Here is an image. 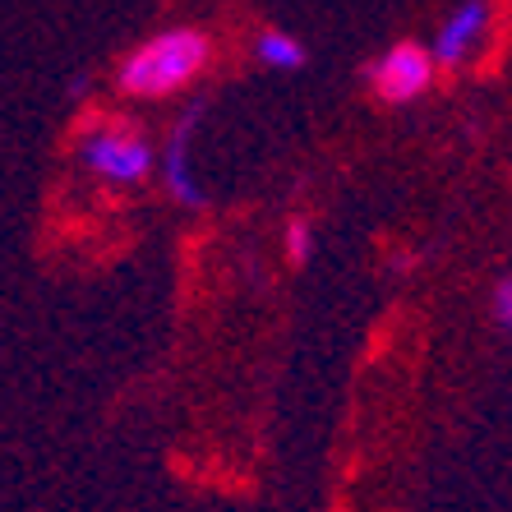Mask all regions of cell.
Segmentation results:
<instances>
[{
	"instance_id": "cell-7",
	"label": "cell",
	"mask_w": 512,
	"mask_h": 512,
	"mask_svg": "<svg viewBox=\"0 0 512 512\" xmlns=\"http://www.w3.org/2000/svg\"><path fill=\"white\" fill-rule=\"evenodd\" d=\"M314 250H319V231H314L310 217H291L286 222V259L296 263V268H305V263L314 259Z\"/></svg>"
},
{
	"instance_id": "cell-5",
	"label": "cell",
	"mask_w": 512,
	"mask_h": 512,
	"mask_svg": "<svg viewBox=\"0 0 512 512\" xmlns=\"http://www.w3.org/2000/svg\"><path fill=\"white\" fill-rule=\"evenodd\" d=\"M203 111H208V102L194 97L190 107H185V116L176 120V130H171L162 162H157V167H162V185H167V194L176 203H185V208H203V190H199V180H194V171H190V139H194V130H199Z\"/></svg>"
},
{
	"instance_id": "cell-2",
	"label": "cell",
	"mask_w": 512,
	"mask_h": 512,
	"mask_svg": "<svg viewBox=\"0 0 512 512\" xmlns=\"http://www.w3.org/2000/svg\"><path fill=\"white\" fill-rule=\"evenodd\" d=\"M74 157L88 176H97L102 185H116V190H134L157 171V148L130 120H107V125L84 130L74 143Z\"/></svg>"
},
{
	"instance_id": "cell-4",
	"label": "cell",
	"mask_w": 512,
	"mask_h": 512,
	"mask_svg": "<svg viewBox=\"0 0 512 512\" xmlns=\"http://www.w3.org/2000/svg\"><path fill=\"white\" fill-rule=\"evenodd\" d=\"M485 33H489V0H462L439 24V37H434L429 56H434L439 70H462L466 60L480 51Z\"/></svg>"
},
{
	"instance_id": "cell-3",
	"label": "cell",
	"mask_w": 512,
	"mask_h": 512,
	"mask_svg": "<svg viewBox=\"0 0 512 512\" xmlns=\"http://www.w3.org/2000/svg\"><path fill=\"white\" fill-rule=\"evenodd\" d=\"M434 74H439V65H434L429 47H420V42H393L370 65V88L388 107H406V102H416V97L429 93Z\"/></svg>"
},
{
	"instance_id": "cell-8",
	"label": "cell",
	"mask_w": 512,
	"mask_h": 512,
	"mask_svg": "<svg viewBox=\"0 0 512 512\" xmlns=\"http://www.w3.org/2000/svg\"><path fill=\"white\" fill-rule=\"evenodd\" d=\"M489 314L499 323V333L512 337V277H499L494 282V296H489Z\"/></svg>"
},
{
	"instance_id": "cell-1",
	"label": "cell",
	"mask_w": 512,
	"mask_h": 512,
	"mask_svg": "<svg viewBox=\"0 0 512 512\" xmlns=\"http://www.w3.org/2000/svg\"><path fill=\"white\" fill-rule=\"evenodd\" d=\"M208 65H213V37L199 28H167L120 56L116 88L134 102H162L185 93L199 74H208Z\"/></svg>"
},
{
	"instance_id": "cell-6",
	"label": "cell",
	"mask_w": 512,
	"mask_h": 512,
	"mask_svg": "<svg viewBox=\"0 0 512 512\" xmlns=\"http://www.w3.org/2000/svg\"><path fill=\"white\" fill-rule=\"evenodd\" d=\"M254 60L268 65V70H305L310 51H305L300 37L282 33V28H263V33L254 37Z\"/></svg>"
}]
</instances>
